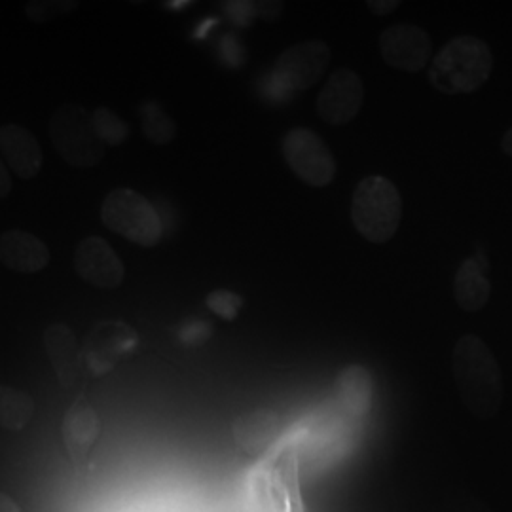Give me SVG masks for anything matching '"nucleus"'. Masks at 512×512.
<instances>
[{"label": "nucleus", "instance_id": "1", "mask_svg": "<svg viewBox=\"0 0 512 512\" xmlns=\"http://www.w3.org/2000/svg\"><path fill=\"white\" fill-rule=\"evenodd\" d=\"M452 374L461 401L480 418L492 420L503 404V376L488 344L475 334H465L452 351Z\"/></svg>", "mask_w": 512, "mask_h": 512}, {"label": "nucleus", "instance_id": "2", "mask_svg": "<svg viewBox=\"0 0 512 512\" xmlns=\"http://www.w3.org/2000/svg\"><path fill=\"white\" fill-rule=\"evenodd\" d=\"M494 69L490 46L476 37L452 38L429 67V82L446 95L471 93L482 88Z\"/></svg>", "mask_w": 512, "mask_h": 512}, {"label": "nucleus", "instance_id": "3", "mask_svg": "<svg viewBox=\"0 0 512 512\" xmlns=\"http://www.w3.org/2000/svg\"><path fill=\"white\" fill-rule=\"evenodd\" d=\"M298 463L300 452L294 446L264 456L251 476V499L256 512H304Z\"/></svg>", "mask_w": 512, "mask_h": 512}, {"label": "nucleus", "instance_id": "4", "mask_svg": "<svg viewBox=\"0 0 512 512\" xmlns=\"http://www.w3.org/2000/svg\"><path fill=\"white\" fill-rule=\"evenodd\" d=\"M403 200L397 186L382 175H368L357 184L351 200V220L372 243H385L399 230Z\"/></svg>", "mask_w": 512, "mask_h": 512}, {"label": "nucleus", "instance_id": "5", "mask_svg": "<svg viewBox=\"0 0 512 512\" xmlns=\"http://www.w3.org/2000/svg\"><path fill=\"white\" fill-rule=\"evenodd\" d=\"M101 220L112 232L147 249L164 238V224L154 205L131 188H116L105 196Z\"/></svg>", "mask_w": 512, "mask_h": 512}, {"label": "nucleus", "instance_id": "6", "mask_svg": "<svg viewBox=\"0 0 512 512\" xmlns=\"http://www.w3.org/2000/svg\"><path fill=\"white\" fill-rule=\"evenodd\" d=\"M50 139L57 154L73 167H95L105 158V145L92 128V112L65 103L50 122Z\"/></svg>", "mask_w": 512, "mask_h": 512}, {"label": "nucleus", "instance_id": "7", "mask_svg": "<svg viewBox=\"0 0 512 512\" xmlns=\"http://www.w3.org/2000/svg\"><path fill=\"white\" fill-rule=\"evenodd\" d=\"M285 164L302 183L329 186L336 175V160L325 141L308 128L289 129L281 141Z\"/></svg>", "mask_w": 512, "mask_h": 512}, {"label": "nucleus", "instance_id": "8", "mask_svg": "<svg viewBox=\"0 0 512 512\" xmlns=\"http://www.w3.org/2000/svg\"><path fill=\"white\" fill-rule=\"evenodd\" d=\"M137 348V332L122 321H101L93 327L80 348V368L86 374L103 376Z\"/></svg>", "mask_w": 512, "mask_h": 512}, {"label": "nucleus", "instance_id": "9", "mask_svg": "<svg viewBox=\"0 0 512 512\" xmlns=\"http://www.w3.org/2000/svg\"><path fill=\"white\" fill-rule=\"evenodd\" d=\"M365 103V84L351 69H336L315 101L317 114L330 126H346Z\"/></svg>", "mask_w": 512, "mask_h": 512}, {"label": "nucleus", "instance_id": "10", "mask_svg": "<svg viewBox=\"0 0 512 512\" xmlns=\"http://www.w3.org/2000/svg\"><path fill=\"white\" fill-rule=\"evenodd\" d=\"M330 48L321 40H306L279 55L275 76L291 92H304L317 84L330 63Z\"/></svg>", "mask_w": 512, "mask_h": 512}, {"label": "nucleus", "instance_id": "11", "mask_svg": "<svg viewBox=\"0 0 512 512\" xmlns=\"http://www.w3.org/2000/svg\"><path fill=\"white\" fill-rule=\"evenodd\" d=\"M380 52L385 63L404 73H420L433 52L429 35L416 25H393L380 35Z\"/></svg>", "mask_w": 512, "mask_h": 512}, {"label": "nucleus", "instance_id": "12", "mask_svg": "<svg viewBox=\"0 0 512 512\" xmlns=\"http://www.w3.org/2000/svg\"><path fill=\"white\" fill-rule=\"evenodd\" d=\"M74 268L82 281L99 289H116L124 281V262L99 236L82 239L74 253Z\"/></svg>", "mask_w": 512, "mask_h": 512}, {"label": "nucleus", "instance_id": "13", "mask_svg": "<svg viewBox=\"0 0 512 512\" xmlns=\"http://www.w3.org/2000/svg\"><path fill=\"white\" fill-rule=\"evenodd\" d=\"M101 435V420L97 410L84 397L74 401L63 416L61 439L67 456L73 463H84L92 454Z\"/></svg>", "mask_w": 512, "mask_h": 512}, {"label": "nucleus", "instance_id": "14", "mask_svg": "<svg viewBox=\"0 0 512 512\" xmlns=\"http://www.w3.org/2000/svg\"><path fill=\"white\" fill-rule=\"evenodd\" d=\"M0 262L18 274H37L50 264V251L35 234L8 230L0 236Z\"/></svg>", "mask_w": 512, "mask_h": 512}, {"label": "nucleus", "instance_id": "15", "mask_svg": "<svg viewBox=\"0 0 512 512\" xmlns=\"http://www.w3.org/2000/svg\"><path fill=\"white\" fill-rule=\"evenodd\" d=\"M0 152L10 169L21 179H33L42 169V148L37 137L23 126L6 124L0 128Z\"/></svg>", "mask_w": 512, "mask_h": 512}, {"label": "nucleus", "instance_id": "16", "mask_svg": "<svg viewBox=\"0 0 512 512\" xmlns=\"http://www.w3.org/2000/svg\"><path fill=\"white\" fill-rule=\"evenodd\" d=\"M281 433H283V420L275 412L266 408L239 416L232 427V435L239 448L255 456L262 452H270L272 446L281 437Z\"/></svg>", "mask_w": 512, "mask_h": 512}, {"label": "nucleus", "instance_id": "17", "mask_svg": "<svg viewBox=\"0 0 512 512\" xmlns=\"http://www.w3.org/2000/svg\"><path fill=\"white\" fill-rule=\"evenodd\" d=\"M488 260L484 253L467 256L458 268L454 279V296L461 310L475 313L480 311L490 300L492 283L488 279Z\"/></svg>", "mask_w": 512, "mask_h": 512}, {"label": "nucleus", "instance_id": "18", "mask_svg": "<svg viewBox=\"0 0 512 512\" xmlns=\"http://www.w3.org/2000/svg\"><path fill=\"white\" fill-rule=\"evenodd\" d=\"M44 348L54 366L59 382L71 387L78 380L80 348L73 330L65 323H54L44 332Z\"/></svg>", "mask_w": 512, "mask_h": 512}, {"label": "nucleus", "instance_id": "19", "mask_svg": "<svg viewBox=\"0 0 512 512\" xmlns=\"http://www.w3.org/2000/svg\"><path fill=\"white\" fill-rule=\"evenodd\" d=\"M372 387V376L365 366L353 365L344 368L336 389L340 408L355 420L363 418L370 406Z\"/></svg>", "mask_w": 512, "mask_h": 512}, {"label": "nucleus", "instance_id": "20", "mask_svg": "<svg viewBox=\"0 0 512 512\" xmlns=\"http://www.w3.org/2000/svg\"><path fill=\"white\" fill-rule=\"evenodd\" d=\"M35 416V401L18 387L0 384V427L8 433L23 431Z\"/></svg>", "mask_w": 512, "mask_h": 512}, {"label": "nucleus", "instance_id": "21", "mask_svg": "<svg viewBox=\"0 0 512 512\" xmlns=\"http://www.w3.org/2000/svg\"><path fill=\"white\" fill-rule=\"evenodd\" d=\"M141 128L148 141L154 145H167L177 135L175 122L156 101H147L141 107Z\"/></svg>", "mask_w": 512, "mask_h": 512}, {"label": "nucleus", "instance_id": "22", "mask_svg": "<svg viewBox=\"0 0 512 512\" xmlns=\"http://www.w3.org/2000/svg\"><path fill=\"white\" fill-rule=\"evenodd\" d=\"M92 128L97 135V139L103 145L109 147H120L128 141L129 129L128 122L118 116L114 110L107 109V107H99L92 112Z\"/></svg>", "mask_w": 512, "mask_h": 512}, {"label": "nucleus", "instance_id": "23", "mask_svg": "<svg viewBox=\"0 0 512 512\" xmlns=\"http://www.w3.org/2000/svg\"><path fill=\"white\" fill-rule=\"evenodd\" d=\"M78 8V2H31L27 4V16L31 18L33 23L42 25V23H48L50 19L57 18V16H65L69 12H74Z\"/></svg>", "mask_w": 512, "mask_h": 512}, {"label": "nucleus", "instance_id": "24", "mask_svg": "<svg viewBox=\"0 0 512 512\" xmlns=\"http://www.w3.org/2000/svg\"><path fill=\"white\" fill-rule=\"evenodd\" d=\"M207 306H209V310L215 311L220 319L234 321L243 306V298L239 294L220 289V291H213L207 296Z\"/></svg>", "mask_w": 512, "mask_h": 512}, {"label": "nucleus", "instance_id": "25", "mask_svg": "<svg viewBox=\"0 0 512 512\" xmlns=\"http://www.w3.org/2000/svg\"><path fill=\"white\" fill-rule=\"evenodd\" d=\"M10 192H12V179H10L6 165L2 164V160H0V200L8 198Z\"/></svg>", "mask_w": 512, "mask_h": 512}, {"label": "nucleus", "instance_id": "26", "mask_svg": "<svg viewBox=\"0 0 512 512\" xmlns=\"http://www.w3.org/2000/svg\"><path fill=\"white\" fill-rule=\"evenodd\" d=\"M368 8H370V12H374V14H391L395 8H399V2H395V0H391V2H368Z\"/></svg>", "mask_w": 512, "mask_h": 512}, {"label": "nucleus", "instance_id": "27", "mask_svg": "<svg viewBox=\"0 0 512 512\" xmlns=\"http://www.w3.org/2000/svg\"><path fill=\"white\" fill-rule=\"evenodd\" d=\"M0 512H21V507L10 495L0 492Z\"/></svg>", "mask_w": 512, "mask_h": 512}, {"label": "nucleus", "instance_id": "28", "mask_svg": "<svg viewBox=\"0 0 512 512\" xmlns=\"http://www.w3.org/2000/svg\"><path fill=\"white\" fill-rule=\"evenodd\" d=\"M501 148L505 154H509L512 158V128L507 129V133L503 135V141H501Z\"/></svg>", "mask_w": 512, "mask_h": 512}]
</instances>
